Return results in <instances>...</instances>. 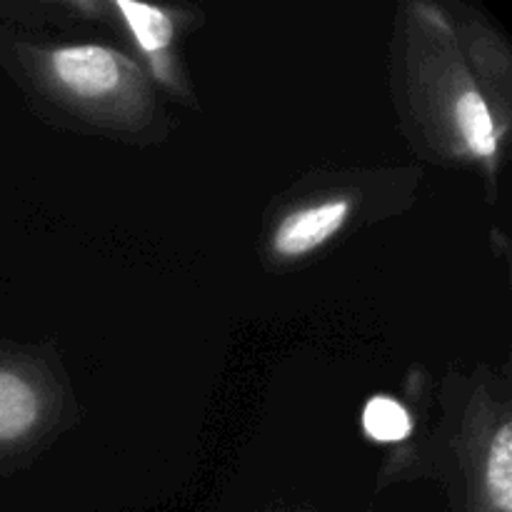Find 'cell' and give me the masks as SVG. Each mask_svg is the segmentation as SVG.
<instances>
[{"mask_svg":"<svg viewBox=\"0 0 512 512\" xmlns=\"http://www.w3.org/2000/svg\"><path fill=\"white\" fill-rule=\"evenodd\" d=\"M50 70L68 93L103 98L123 83V58L103 45H68L50 55Z\"/></svg>","mask_w":512,"mask_h":512,"instance_id":"1","label":"cell"},{"mask_svg":"<svg viewBox=\"0 0 512 512\" xmlns=\"http://www.w3.org/2000/svg\"><path fill=\"white\" fill-rule=\"evenodd\" d=\"M350 215L348 198L323 200L310 208H300L283 218V223L275 228L273 250L280 258H303L313 253L320 245L328 243L333 235L340 233Z\"/></svg>","mask_w":512,"mask_h":512,"instance_id":"2","label":"cell"},{"mask_svg":"<svg viewBox=\"0 0 512 512\" xmlns=\"http://www.w3.org/2000/svg\"><path fill=\"white\" fill-rule=\"evenodd\" d=\"M40 415L38 390L13 370L0 368V443L25 438Z\"/></svg>","mask_w":512,"mask_h":512,"instance_id":"3","label":"cell"},{"mask_svg":"<svg viewBox=\"0 0 512 512\" xmlns=\"http://www.w3.org/2000/svg\"><path fill=\"white\" fill-rule=\"evenodd\" d=\"M455 125H458V133L470 155L488 160V163L498 158L500 135L495 128V118L485 98L475 88L460 93L458 103H455Z\"/></svg>","mask_w":512,"mask_h":512,"instance_id":"4","label":"cell"},{"mask_svg":"<svg viewBox=\"0 0 512 512\" xmlns=\"http://www.w3.org/2000/svg\"><path fill=\"white\" fill-rule=\"evenodd\" d=\"M485 498L493 512H512V425L503 423L493 435L485 460Z\"/></svg>","mask_w":512,"mask_h":512,"instance_id":"5","label":"cell"},{"mask_svg":"<svg viewBox=\"0 0 512 512\" xmlns=\"http://www.w3.org/2000/svg\"><path fill=\"white\" fill-rule=\"evenodd\" d=\"M118 10L123 13L128 30L133 33L135 43L148 55H158L173 40V20L168 13L155 5L135 3V0H120Z\"/></svg>","mask_w":512,"mask_h":512,"instance_id":"6","label":"cell"},{"mask_svg":"<svg viewBox=\"0 0 512 512\" xmlns=\"http://www.w3.org/2000/svg\"><path fill=\"white\" fill-rule=\"evenodd\" d=\"M363 430L375 443H400L413 433V418L395 398L375 395L363 408Z\"/></svg>","mask_w":512,"mask_h":512,"instance_id":"7","label":"cell"}]
</instances>
